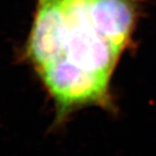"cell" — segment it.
Segmentation results:
<instances>
[{"label":"cell","mask_w":156,"mask_h":156,"mask_svg":"<svg viewBox=\"0 0 156 156\" xmlns=\"http://www.w3.org/2000/svg\"><path fill=\"white\" fill-rule=\"evenodd\" d=\"M61 5L64 36L61 55L55 64L71 65L110 84L122 53L98 32L90 20L87 0H61Z\"/></svg>","instance_id":"cell-1"},{"label":"cell","mask_w":156,"mask_h":156,"mask_svg":"<svg viewBox=\"0 0 156 156\" xmlns=\"http://www.w3.org/2000/svg\"><path fill=\"white\" fill-rule=\"evenodd\" d=\"M144 0H87V8L98 32L119 52L131 42L138 10Z\"/></svg>","instance_id":"cell-2"}]
</instances>
